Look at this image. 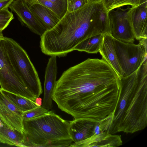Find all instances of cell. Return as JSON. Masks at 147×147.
Returning <instances> with one entry per match:
<instances>
[{
    "label": "cell",
    "mask_w": 147,
    "mask_h": 147,
    "mask_svg": "<svg viewBox=\"0 0 147 147\" xmlns=\"http://www.w3.org/2000/svg\"><path fill=\"white\" fill-rule=\"evenodd\" d=\"M99 52L102 56V59L111 67L119 77H123V72L115 49L113 38L111 35L104 34Z\"/></svg>",
    "instance_id": "14"
},
{
    "label": "cell",
    "mask_w": 147,
    "mask_h": 147,
    "mask_svg": "<svg viewBox=\"0 0 147 147\" xmlns=\"http://www.w3.org/2000/svg\"><path fill=\"white\" fill-rule=\"evenodd\" d=\"M147 2L130 7L128 12L135 39L147 38Z\"/></svg>",
    "instance_id": "12"
},
{
    "label": "cell",
    "mask_w": 147,
    "mask_h": 147,
    "mask_svg": "<svg viewBox=\"0 0 147 147\" xmlns=\"http://www.w3.org/2000/svg\"><path fill=\"white\" fill-rule=\"evenodd\" d=\"M3 30H0V40L3 38L4 36H3L2 31Z\"/></svg>",
    "instance_id": "32"
},
{
    "label": "cell",
    "mask_w": 147,
    "mask_h": 147,
    "mask_svg": "<svg viewBox=\"0 0 147 147\" xmlns=\"http://www.w3.org/2000/svg\"><path fill=\"white\" fill-rule=\"evenodd\" d=\"M5 46L13 67L26 86L36 97L42 94L41 83L37 72L27 52L12 38L4 36Z\"/></svg>",
    "instance_id": "5"
},
{
    "label": "cell",
    "mask_w": 147,
    "mask_h": 147,
    "mask_svg": "<svg viewBox=\"0 0 147 147\" xmlns=\"http://www.w3.org/2000/svg\"><path fill=\"white\" fill-rule=\"evenodd\" d=\"M0 86L1 90L35 102L36 97L26 86L11 63L3 38L0 40Z\"/></svg>",
    "instance_id": "6"
},
{
    "label": "cell",
    "mask_w": 147,
    "mask_h": 147,
    "mask_svg": "<svg viewBox=\"0 0 147 147\" xmlns=\"http://www.w3.org/2000/svg\"><path fill=\"white\" fill-rule=\"evenodd\" d=\"M49 111L41 107L24 112L22 114L23 120H27L40 116L47 113Z\"/></svg>",
    "instance_id": "25"
},
{
    "label": "cell",
    "mask_w": 147,
    "mask_h": 147,
    "mask_svg": "<svg viewBox=\"0 0 147 147\" xmlns=\"http://www.w3.org/2000/svg\"><path fill=\"white\" fill-rule=\"evenodd\" d=\"M102 3L108 12L125 5H131L130 0H102Z\"/></svg>",
    "instance_id": "23"
},
{
    "label": "cell",
    "mask_w": 147,
    "mask_h": 147,
    "mask_svg": "<svg viewBox=\"0 0 147 147\" xmlns=\"http://www.w3.org/2000/svg\"><path fill=\"white\" fill-rule=\"evenodd\" d=\"M1 90L4 95L18 109L23 112L39 107L35 102L30 99L19 95Z\"/></svg>",
    "instance_id": "18"
},
{
    "label": "cell",
    "mask_w": 147,
    "mask_h": 147,
    "mask_svg": "<svg viewBox=\"0 0 147 147\" xmlns=\"http://www.w3.org/2000/svg\"><path fill=\"white\" fill-rule=\"evenodd\" d=\"M119 89V78L106 61L88 58L63 73L52 98L74 119L96 123L113 116Z\"/></svg>",
    "instance_id": "1"
},
{
    "label": "cell",
    "mask_w": 147,
    "mask_h": 147,
    "mask_svg": "<svg viewBox=\"0 0 147 147\" xmlns=\"http://www.w3.org/2000/svg\"><path fill=\"white\" fill-rule=\"evenodd\" d=\"M28 6L38 4L51 10L59 17L60 19L63 17L58 7L50 0H23Z\"/></svg>",
    "instance_id": "21"
},
{
    "label": "cell",
    "mask_w": 147,
    "mask_h": 147,
    "mask_svg": "<svg viewBox=\"0 0 147 147\" xmlns=\"http://www.w3.org/2000/svg\"><path fill=\"white\" fill-rule=\"evenodd\" d=\"M23 113L4 95L0 89V119L11 128L24 133Z\"/></svg>",
    "instance_id": "10"
},
{
    "label": "cell",
    "mask_w": 147,
    "mask_h": 147,
    "mask_svg": "<svg viewBox=\"0 0 147 147\" xmlns=\"http://www.w3.org/2000/svg\"><path fill=\"white\" fill-rule=\"evenodd\" d=\"M89 2L88 0H67V11L71 12L77 10Z\"/></svg>",
    "instance_id": "26"
},
{
    "label": "cell",
    "mask_w": 147,
    "mask_h": 147,
    "mask_svg": "<svg viewBox=\"0 0 147 147\" xmlns=\"http://www.w3.org/2000/svg\"><path fill=\"white\" fill-rule=\"evenodd\" d=\"M24 135L13 129L0 119V142L11 146L25 147Z\"/></svg>",
    "instance_id": "17"
},
{
    "label": "cell",
    "mask_w": 147,
    "mask_h": 147,
    "mask_svg": "<svg viewBox=\"0 0 147 147\" xmlns=\"http://www.w3.org/2000/svg\"><path fill=\"white\" fill-rule=\"evenodd\" d=\"M113 38L123 77L128 76L136 70L147 58V38L136 44Z\"/></svg>",
    "instance_id": "7"
},
{
    "label": "cell",
    "mask_w": 147,
    "mask_h": 147,
    "mask_svg": "<svg viewBox=\"0 0 147 147\" xmlns=\"http://www.w3.org/2000/svg\"><path fill=\"white\" fill-rule=\"evenodd\" d=\"M59 9L63 16L67 11V0H50Z\"/></svg>",
    "instance_id": "27"
},
{
    "label": "cell",
    "mask_w": 147,
    "mask_h": 147,
    "mask_svg": "<svg viewBox=\"0 0 147 147\" xmlns=\"http://www.w3.org/2000/svg\"><path fill=\"white\" fill-rule=\"evenodd\" d=\"M104 35L100 34L86 39L77 45L74 50L85 52L89 53H97L99 52Z\"/></svg>",
    "instance_id": "19"
},
{
    "label": "cell",
    "mask_w": 147,
    "mask_h": 147,
    "mask_svg": "<svg viewBox=\"0 0 147 147\" xmlns=\"http://www.w3.org/2000/svg\"><path fill=\"white\" fill-rule=\"evenodd\" d=\"M120 89L109 131L133 134L147 126V58L130 75L119 78Z\"/></svg>",
    "instance_id": "3"
},
{
    "label": "cell",
    "mask_w": 147,
    "mask_h": 147,
    "mask_svg": "<svg viewBox=\"0 0 147 147\" xmlns=\"http://www.w3.org/2000/svg\"><path fill=\"white\" fill-rule=\"evenodd\" d=\"M99 22L102 34L111 35V30L108 12L103 5L100 12Z\"/></svg>",
    "instance_id": "20"
},
{
    "label": "cell",
    "mask_w": 147,
    "mask_h": 147,
    "mask_svg": "<svg viewBox=\"0 0 147 147\" xmlns=\"http://www.w3.org/2000/svg\"><path fill=\"white\" fill-rule=\"evenodd\" d=\"M112 117H108L96 122L92 135H97L105 131H108L111 123Z\"/></svg>",
    "instance_id": "22"
},
{
    "label": "cell",
    "mask_w": 147,
    "mask_h": 147,
    "mask_svg": "<svg viewBox=\"0 0 147 147\" xmlns=\"http://www.w3.org/2000/svg\"><path fill=\"white\" fill-rule=\"evenodd\" d=\"M147 2V0H140V4L143 3L144 2Z\"/></svg>",
    "instance_id": "33"
},
{
    "label": "cell",
    "mask_w": 147,
    "mask_h": 147,
    "mask_svg": "<svg viewBox=\"0 0 147 147\" xmlns=\"http://www.w3.org/2000/svg\"><path fill=\"white\" fill-rule=\"evenodd\" d=\"M28 7L47 30L53 28L60 20L54 12L43 5L35 4Z\"/></svg>",
    "instance_id": "16"
},
{
    "label": "cell",
    "mask_w": 147,
    "mask_h": 147,
    "mask_svg": "<svg viewBox=\"0 0 147 147\" xmlns=\"http://www.w3.org/2000/svg\"><path fill=\"white\" fill-rule=\"evenodd\" d=\"M14 18L12 13L8 9L0 10V30L6 28Z\"/></svg>",
    "instance_id": "24"
},
{
    "label": "cell",
    "mask_w": 147,
    "mask_h": 147,
    "mask_svg": "<svg viewBox=\"0 0 147 147\" xmlns=\"http://www.w3.org/2000/svg\"><path fill=\"white\" fill-rule=\"evenodd\" d=\"M57 56H51L45 69L44 94L42 107L49 111L53 107V95L56 82Z\"/></svg>",
    "instance_id": "11"
},
{
    "label": "cell",
    "mask_w": 147,
    "mask_h": 147,
    "mask_svg": "<svg viewBox=\"0 0 147 147\" xmlns=\"http://www.w3.org/2000/svg\"><path fill=\"white\" fill-rule=\"evenodd\" d=\"M95 123L80 119L69 121V134L73 142L75 143H80L90 137Z\"/></svg>",
    "instance_id": "15"
},
{
    "label": "cell",
    "mask_w": 147,
    "mask_h": 147,
    "mask_svg": "<svg viewBox=\"0 0 147 147\" xmlns=\"http://www.w3.org/2000/svg\"><path fill=\"white\" fill-rule=\"evenodd\" d=\"M130 8L119 7L108 11V15L112 37L123 42L134 43L135 38L128 13Z\"/></svg>",
    "instance_id": "8"
},
{
    "label": "cell",
    "mask_w": 147,
    "mask_h": 147,
    "mask_svg": "<svg viewBox=\"0 0 147 147\" xmlns=\"http://www.w3.org/2000/svg\"><path fill=\"white\" fill-rule=\"evenodd\" d=\"M102 6V1L89 2L77 10L67 11L54 27L40 36L42 52L50 56H64L86 39L103 34L99 22Z\"/></svg>",
    "instance_id": "2"
},
{
    "label": "cell",
    "mask_w": 147,
    "mask_h": 147,
    "mask_svg": "<svg viewBox=\"0 0 147 147\" xmlns=\"http://www.w3.org/2000/svg\"><path fill=\"white\" fill-rule=\"evenodd\" d=\"M120 135L111 134L106 131L96 135H93L87 140L82 142L71 143L69 147H117L122 145Z\"/></svg>",
    "instance_id": "13"
},
{
    "label": "cell",
    "mask_w": 147,
    "mask_h": 147,
    "mask_svg": "<svg viewBox=\"0 0 147 147\" xmlns=\"http://www.w3.org/2000/svg\"><path fill=\"white\" fill-rule=\"evenodd\" d=\"M14 0H0V10L8 9L9 6Z\"/></svg>",
    "instance_id": "28"
},
{
    "label": "cell",
    "mask_w": 147,
    "mask_h": 147,
    "mask_svg": "<svg viewBox=\"0 0 147 147\" xmlns=\"http://www.w3.org/2000/svg\"><path fill=\"white\" fill-rule=\"evenodd\" d=\"M91 3H98L102 1V0H88Z\"/></svg>",
    "instance_id": "31"
},
{
    "label": "cell",
    "mask_w": 147,
    "mask_h": 147,
    "mask_svg": "<svg viewBox=\"0 0 147 147\" xmlns=\"http://www.w3.org/2000/svg\"><path fill=\"white\" fill-rule=\"evenodd\" d=\"M23 25L41 36L47 30L23 0H14L9 6Z\"/></svg>",
    "instance_id": "9"
},
{
    "label": "cell",
    "mask_w": 147,
    "mask_h": 147,
    "mask_svg": "<svg viewBox=\"0 0 147 147\" xmlns=\"http://www.w3.org/2000/svg\"><path fill=\"white\" fill-rule=\"evenodd\" d=\"M23 124L25 147H69L73 142L69 121L52 111L23 120Z\"/></svg>",
    "instance_id": "4"
},
{
    "label": "cell",
    "mask_w": 147,
    "mask_h": 147,
    "mask_svg": "<svg viewBox=\"0 0 147 147\" xmlns=\"http://www.w3.org/2000/svg\"><path fill=\"white\" fill-rule=\"evenodd\" d=\"M42 99L38 97L36 98L35 102L38 107H41L42 104Z\"/></svg>",
    "instance_id": "30"
},
{
    "label": "cell",
    "mask_w": 147,
    "mask_h": 147,
    "mask_svg": "<svg viewBox=\"0 0 147 147\" xmlns=\"http://www.w3.org/2000/svg\"><path fill=\"white\" fill-rule=\"evenodd\" d=\"M132 7L137 6L140 4V0H130Z\"/></svg>",
    "instance_id": "29"
}]
</instances>
